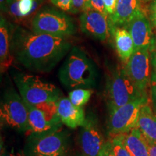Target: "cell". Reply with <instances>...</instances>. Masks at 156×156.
<instances>
[{"label":"cell","mask_w":156,"mask_h":156,"mask_svg":"<svg viewBox=\"0 0 156 156\" xmlns=\"http://www.w3.org/2000/svg\"><path fill=\"white\" fill-rule=\"evenodd\" d=\"M71 48L67 38L36 34L20 25H15L12 35L14 61L35 73L51 71Z\"/></svg>","instance_id":"cell-1"},{"label":"cell","mask_w":156,"mask_h":156,"mask_svg":"<svg viewBox=\"0 0 156 156\" xmlns=\"http://www.w3.org/2000/svg\"><path fill=\"white\" fill-rule=\"evenodd\" d=\"M96 64L83 49L73 46L58 73V80L67 90L92 88L96 85Z\"/></svg>","instance_id":"cell-2"},{"label":"cell","mask_w":156,"mask_h":156,"mask_svg":"<svg viewBox=\"0 0 156 156\" xmlns=\"http://www.w3.org/2000/svg\"><path fill=\"white\" fill-rule=\"evenodd\" d=\"M30 30L36 34L68 38L76 33L73 19L54 6H43L33 16Z\"/></svg>","instance_id":"cell-3"},{"label":"cell","mask_w":156,"mask_h":156,"mask_svg":"<svg viewBox=\"0 0 156 156\" xmlns=\"http://www.w3.org/2000/svg\"><path fill=\"white\" fill-rule=\"evenodd\" d=\"M106 101L108 112L142 98L148 97L135 86L124 67L113 68L108 74L106 85Z\"/></svg>","instance_id":"cell-4"},{"label":"cell","mask_w":156,"mask_h":156,"mask_svg":"<svg viewBox=\"0 0 156 156\" xmlns=\"http://www.w3.org/2000/svg\"><path fill=\"white\" fill-rule=\"evenodd\" d=\"M13 80L20 95L30 106L48 102H56L62 97V92L56 85L36 75L21 72L13 73Z\"/></svg>","instance_id":"cell-5"},{"label":"cell","mask_w":156,"mask_h":156,"mask_svg":"<svg viewBox=\"0 0 156 156\" xmlns=\"http://www.w3.org/2000/svg\"><path fill=\"white\" fill-rule=\"evenodd\" d=\"M0 120L2 126L23 132L30 130L28 105L12 87L6 90L2 98Z\"/></svg>","instance_id":"cell-6"},{"label":"cell","mask_w":156,"mask_h":156,"mask_svg":"<svg viewBox=\"0 0 156 156\" xmlns=\"http://www.w3.org/2000/svg\"><path fill=\"white\" fill-rule=\"evenodd\" d=\"M148 101V97L142 98L108 112L107 128L110 137L125 134L137 128L140 108Z\"/></svg>","instance_id":"cell-7"},{"label":"cell","mask_w":156,"mask_h":156,"mask_svg":"<svg viewBox=\"0 0 156 156\" xmlns=\"http://www.w3.org/2000/svg\"><path fill=\"white\" fill-rule=\"evenodd\" d=\"M28 107L30 130L33 134L51 132L61 129L62 122L57 112L56 102H48Z\"/></svg>","instance_id":"cell-8"},{"label":"cell","mask_w":156,"mask_h":156,"mask_svg":"<svg viewBox=\"0 0 156 156\" xmlns=\"http://www.w3.org/2000/svg\"><path fill=\"white\" fill-rule=\"evenodd\" d=\"M31 141L33 156H67L68 134L62 129L45 134H34Z\"/></svg>","instance_id":"cell-9"},{"label":"cell","mask_w":156,"mask_h":156,"mask_svg":"<svg viewBox=\"0 0 156 156\" xmlns=\"http://www.w3.org/2000/svg\"><path fill=\"white\" fill-rule=\"evenodd\" d=\"M151 52L149 50L134 51L124 69L135 86L142 93H147V89L151 85Z\"/></svg>","instance_id":"cell-10"},{"label":"cell","mask_w":156,"mask_h":156,"mask_svg":"<svg viewBox=\"0 0 156 156\" xmlns=\"http://www.w3.org/2000/svg\"><path fill=\"white\" fill-rule=\"evenodd\" d=\"M129 32L134 41V49H146L151 51L155 44V38L152 30L151 20L143 10H140L136 15L124 25Z\"/></svg>","instance_id":"cell-11"},{"label":"cell","mask_w":156,"mask_h":156,"mask_svg":"<svg viewBox=\"0 0 156 156\" xmlns=\"http://www.w3.org/2000/svg\"><path fill=\"white\" fill-rule=\"evenodd\" d=\"M81 127L79 141L82 153L85 156H99L106 141L97 119L95 116H86L85 124Z\"/></svg>","instance_id":"cell-12"},{"label":"cell","mask_w":156,"mask_h":156,"mask_svg":"<svg viewBox=\"0 0 156 156\" xmlns=\"http://www.w3.org/2000/svg\"><path fill=\"white\" fill-rule=\"evenodd\" d=\"M108 17L94 9L81 13L80 25L82 32L94 39L105 41L110 34Z\"/></svg>","instance_id":"cell-13"},{"label":"cell","mask_w":156,"mask_h":156,"mask_svg":"<svg viewBox=\"0 0 156 156\" xmlns=\"http://www.w3.org/2000/svg\"><path fill=\"white\" fill-rule=\"evenodd\" d=\"M57 112L62 124L71 129L83 126L86 121L83 107L75 106L69 98L61 97L56 101Z\"/></svg>","instance_id":"cell-14"},{"label":"cell","mask_w":156,"mask_h":156,"mask_svg":"<svg viewBox=\"0 0 156 156\" xmlns=\"http://www.w3.org/2000/svg\"><path fill=\"white\" fill-rule=\"evenodd\" d=\"M140 10L141 0H117L114 14L108 17L109 27L124 26Z\"/></svg>","instance_id":"cell-15"},{"label":"cell","mask_w":156,"mask_h":156,"mask_svg":"<svg viewBox=\"0 0 156 156\" xmlns=\"http://www.w3.org/2000/svg\"><path fill=\"white\" fill-rule=\"evenodd\" d=\"M15 25L7 21L1 14L0 17V68L5 73L12 64L14 58L10 52L11 38Z\"/></svg>","instance_id":"cell-16"},{"label":"cell","mask_w":156,"mask_h":156,"mask_svg":"<svg viewBox=\"0 0 156 156\" xmlns=\"http://www.w3.org/2000/svg\"><path fill=\"white\" fill-rule=\"evenodd\" d=\"M113 31L117 54L123 63L126 64L135 51L133 40L129 32L124 27L110 28V33Z\"/></svg>","instance_id":"cell-17"},{"label":"cell","mask_w":156,"mask_h":156,"mask_svg":"<svg viewBox=\"0 0 156 156\" xmlns=\"http://www.w3.org/2000/svg\"><path fill=\"white\" fill-rule=\"evenodd\" d=\"M122 140L132 156H150L147 140L138 128L122 134Z\"/></svg>","instance_id":"cell-18"},{"label":"cell","mask_w":156,"mask_h":156,"mask_svg":"<svg viewBox=\"0 0 156 156\" xmlns=\"http://www.w3.org/2000/svg\"><path fill=\"white\" fill-rule=\"evenodd\" d=\"M137 128L148 141L156 142V113L153 112L149 101L140 108Z\"/></svg>","instance_id":"cell-19"},{"label":"cell","mask_w":156,"mask_h":156,"mask_svg":"<svg viewBox=\"0 0 156 156\" xmlns=\"http://www.w3.org/2000/svg\"><path fill=\"white\" fill-rule=\"evenodd\" d=\"M45 0H12L8 14L16 20H22L35 15Z\"/></svg>","instance_id":"cell-20"},{"label":"cell","mask_w":156,"mask_h":156,"mask_svg":"<svg viewBox=\"0 0 156 156\" xmlns=\"http://www.w3.org/2000/svg\"><path fill=\"white\" fill-rule=\"evenodd\" d=\"M93 91L91 88H77L69 93V99L75 106L83 107L88 102Z\"/></svg>","instance_id":"cell-21"},{"label":"cell","mask_w":156,"mask_h":156,"mask_svg":"<svg viewBox=\"0 0 156 156\" xmlns=\"http://www.w3.org/2000/svg\"><path fill=\"white\" fill-rule=\"evenodd\" d=\"M110 140L115 156H132L123 143L122 134L111 137Z\"/></svg>","instance_id":"cell-22"},{"label":"cell","mask_w":156,"mask_h":156,"mask_svg":"<svg viewBox=\"0 0 156 156\" xmlns=\"http://www.w3.org/2000/svg\"><path fill=\"white\" fill-rule=\"evenodd\" d=\"M88 9H90V0H72L70 10L72 14L83 13Z\"/></svg>","instance_id":"cell-23"},{"label":"cell","mask_w":156,"mask_h":156,"mask_svg":"<svg viewBox=\"0 0 156 156\" xmlns=\"http://www.w3.org/2000/svg\"><path fill=\"white\" fill-rule=\"evenodd\" d=\"M51 5L64 12H70L72 0H49Z\"/></svg>","instance_id":"cell-24"},{"label":"cell","mask_w":156,"mask_h":156,"mask_svg":"<svg viewBox=\"0 0 156 156\" xmlns=\"http://www.w3.org/2000/svg\"><path fill=\"white\" fill-rule=\"evenodd\" d=\"M90 4L91 9H94V10L101 12L102 14L108 17L106 9H105L104 1L103 0H90Z\"/></svg>","instance_id":"cell-25"},{"label":"cell","mask_w":156,"mask_h":156,"mask_svg":"<svg viewBox=\"0 0 156 156\" xmlns=\"http://www.w3.org/2000/svg\"><path fill=\"white\" fill-rule=\"evenodd\" d=\"M151 92L152 103H153L154 109H155L156 113V73L154 72H152L151 74Z\"/></svg>","instance_id":"cell-26"},{"label":"cell","mask_w":156,"mask_h":156,"mask_svg":"<svg viewBox=\"0 0 156 156\" xmlns=\"http://www.w3.org/2000/svg\"><path fill=\"white\" fill-rule=\"evenodd\" d=\"M99 156H115L114 151H113L112 142L110 140L105 142Z\"/></svg>","instance_id":"cell-27"},{"label":"cell","mask_w":156,"mask_h":156,"mask_svg":"<svg viewBox=\"0 0 156 156\" xmlns=\"http://www.w3.org/2000/svg\"><path fill=\"white\" fill-rule=\"evenodd\" d=\"M149 17L152 25L156 29V0H153L150 5Z\"/></svg>","instance_id":"cell-28"},{"label":"cell","mask_w":156,"mask_h":156,"mask_svg":"<svg viewBox=\"0 0 156 156\" xmlns=\"http://www.w3.org/2000/svg\"><path fill=\"white\" fill-rule=\"evenodd\" d=\"M104 1L105 9L108 14V17L114 14L116 6L117 3V0H103Z\"/></svg>","instance_id":"cell-29"},{"label":"cell","mask_w":156,"mask_h":156,"mask_svg":"<svg viewBox=\"0 0 156 156\" xmlns=\"http://www.w3.org/2000/svg\"><path fill=\"white\" fill-rule=\"evenodd\" d=\"M150 52H151V62L152 67H153V72L156 73V40L155 44Z\"/></svg>","instance_id":"cell-30"},{"label":"cell","mask_w":156,"mask_h":156,"mask_svg":"<svg viewBox=\"0 0 156 156\" xmlns=\"http://www.w3.org/2000/svg\"><path fill=\"white\" fill-rule=\"evenodd\" d=\"M12 0H0V9H1V14H8L9 7L11 5Z\"/></svg>","instance_id":"cell-31"},{"label":"cell","mask_w":156,"mask_h":156,"mask_svg":"<svg viewBox=\"0 0 156 156\" xmlns=\"http://www.w3.org/2000/svg\"><path fill=\"white\" fill-rule=\"evenodd\" d=\"M148 144H149L150 156H156V142L148 141Z\"/></svg>","instance_id":"cell-32"},{"label":"cell","mask_w":156,"mask_h":156,"mask_svg":"<svg viewBox=\"0 0 156 156\" xmlns=\"http://www.w3.org/2000/svg\"><path fill=\"white\" fill-rule=\"evenodd\" d=\"M1 156H24V154H23L22 151H19V152L11 151L8 153H5V151L3 152L2 150Z\"/></svg>","instance_id":"cell-33"},{"label":"cell","mask_w":156,"mask_h":156,"mask_svg":"<svg viewBox=\"0 0 156 156\" xmlns=\"http://www.w3.org/2000/svg\"><path fill=\"white\" fill-rule=\"evenodd\" d=\"M76 156H85V155H83V154H81V155H76Z\"/></svg>","instance_id":"cell-34"},{"label":"cell","mask_w":156,"mask_h":156,"mask_svg":"<svg viewBox=\"0 0 156 156\" xmlns=\"http://www.w3.org/2000/svg\"><path fill=\"white\" fill-rule=\"evenodd\" d=\"M141 1H142V2H147V1H149V0H141Z\"/></svg>","instance_id":"cell-35"}]
</instances>
